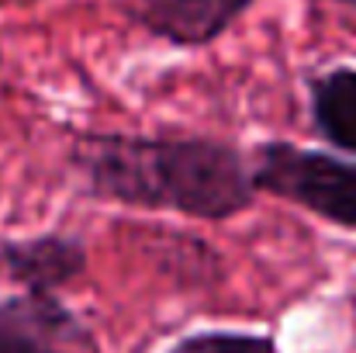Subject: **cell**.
<instances>
[{
  "instance_id": "obj_2",
  "label": "cell",
  "mask_w": 356,
  "mask_h": 353,
  "mask_svg": "<svg viewBox=\"0 0 356 353\" xmlns=\"http://www.w3.org/2000/svg\"><path fill=\"white\" fill-rule=\"evenodd\" d=\"M252 180L259 191L287 198L332 226L356 229V163L350 159L287 142H263L252 152Z\"/></svg>"
},
{
  "instance_id": "obj_6",
  "label": "cell",
  "mask_w": 356,
  "mask_h": 353,
  "mask_svg": "<svg viewBox=\"0 0 356 353\" xmlns=\"http://www.w3.org/2000/svg\"><path fill=\"white\" fill-rule=\"evenodd\" d=\"M312 118L332 146L356 152V70L339 66L312 84Z\"/></svg>"
},
{
  "instance_id": "obj_8",
  "label": "cell",
  "mask_w": 356,
  "mask_h": 353,
  "mask_svg": "<svg viewBox=\"0 0 356 353\" xmlns=\"http://www.w3.org/2000/svg\"><path fill=\"white\" fill-rule=\"evenodd\" d=\"M315 3H318V10L336 17L343 28H356V0H315Z\"/></svg>"
},
{
  "instance_id": "obj_5",
  "label": "cell",
  "mask_w": 356,
  "mask_h": 353,
  "mask_svg": "<svg viewBox=\"0 0 356 353\" xmlns=\"http://www.w3.org/2000/svg\"><path fill=\"white\" fill-rule=\"evenodd\" d=\"M0 260L14 281H21L35 295H52L56 288L70 284L87 267V249L80 239L70 235H35V239H10L0 249Z\"/></svg>"
},
{
  "instance_id": "obj_4",
  "label": "cell",
  "mask_w": 356,
  "mask_h": 353,
  "mask_svg": "<svg viewBox=\"0 0 356 353\" xmlns=\"http://www.w3.org/2000/svg\"><path fill=\"white\" fill-rule=\"evenodd\" d=\"M80 326L49 295H28L0 305V353H70Z\"/></svg>"
},
{
  "instance_id": "obj_7",
  "label": "cell",
  "mask_w": 356,
  "mask_h": 353,
  "mask_svg": "<svg viewBox=\"0 0 356 353\" xmlns=\"http://www.w3.org/2000/svg\"><path fill=\"white\" fill-rule=\"evenodd\" d=\"M170 353H277L266 336H245V333H201L180 340Z\"/></svg>"
},
{
  "instance_id": "obj_1",
  "label": "cell",
  "mask_w": 356,
  "mask_h": 353,
  "mask_svg": "<svg viewBox=\"0 0 356 353\" xmlns=\"http://www.w3.org/2000/svg\"><path fill=\"white\" fill-rule=\"evenodd\" d=\"M97 198L166 208L194 219H232L256 198L252 163L211 139L83 135L73 149Z\"/></svg>"
},
{
  "instance_id": "obj_3",
  "label": "cell",
  "mask_w": 356,
  "mask_h": 353,
  "mask_svg": "<svg viewBox=\"0 0 356 353\" xmlns=\"http://www.w3.org/2000/svg\"><path fill=\"white\" fill-rule=\"evenodd\" d=\"M152 35L177 45H201L218 38L252 0H118Z\"/></svg>"
}]
</instances>
